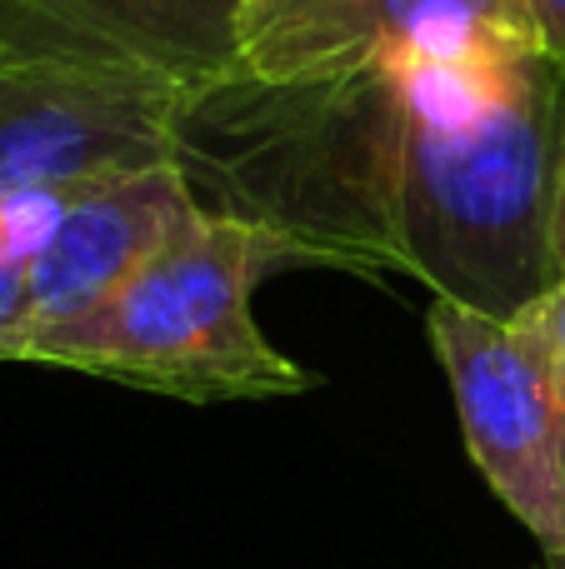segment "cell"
Returning <instances> with one entry per match:
<instances>
[{"mask_svg":"<svg viewBox=\"0 0 565 569\" xmlns=\"http://www.w3.org/2000/svg\"><path fill=\"white\" fill-rule=\"evenodd\" d=\"M396 176L400 276L430 300L511 315L541 305L561 270V90L541 50L406 60Z\"/></svg>","mask_w":565,"mask_h":569,"instance_id":"obj_1","label":"cell"},{"mask_svg":"<svg viewBox=\"0 0 565 569\" xmlns=\"http://www.w3.org/2000/svg\"><path fill=\"white\" fill-rule=\"evenodd\" d=\"M400 66L320 80L230 70L180 96L170 166L206 216L266 230L320 270L386 276L400 270Z\"/></svg>","mask_w":565,"mask_h":569,"instance_id":"obj_2","label":"cell"},{"mask_svg":"<svg viewBox=\"0 0 565 569\" xmlns=\"http://www.w3.org/2000/svg\"><path fill=\"white\" fill-rule=\"evenodd\" d=\"M276 270H310V260L266 230L200 210L96 310L30 340L26 360L190 405L306 395L316 375L256 325V290Z\"/></svg>","mask_w":565,"mask_h":569,"instance_id":"obj_3","label":"cell"},{"mask_svg":"<svg viewBox=\"0 0 565 569\" xmlns=\"http://www.w3.org/2000/svg\"><path fill=\"white\" fill-rule=\"evenodd\" d=\"M546 300L511 320L430 300L426 330L456 395L470 465L536 535L546 569H565V380Z\"/></svg>","mask_w":565,"mask_h":569,"instance_id":"obj_4","label":"cell"},{"mask_svg":"<svg viewBox=\"0 0 565 569\" xmlns=\"http://www.w3.org/2000/svg\"><path fill=\"white\" fill-rule=\"evenodd\" d=\"M186 90L90 60H0V210L170 160Z\"/></svg>","mask_w":565,"mask_h":569,"instance_id":"obj_5","label":"cell"},{"mask_svg":"<svg viewBox=\"0 0 565 569\" xmlns=\"http://www.w3.org/2000/svg\"><path fill=\"white\" fill-rule=\"evenodd\" d=\"M496 50H541L526 0H250L236 70L250 80H320Z\"/></svg>","mask_w":565,"mask_h":569,"instance_id":"obj_6","label":"cell"},{"mask_svg":"<svg viewBox=\"0 0 565 569\" xmlns=\"http://www.w3.org/2000/svg\"><path fill=\"white\" fill-rule=\"evenodd\" d=\"M200 216L186 176L170 160L140 170H116L60 196L56 220L30 260L26 284V345L96 310L106 295L136 276L166 240H176Z\"/></svg>","mask_w":565,"mask_h":569,"instance_id":"obj_7","label":"cell"},{"mask_svg":"<svg viewBox=\"0 0 565 569\" xmlns=\"http://www.w3.org/2000/svg\"><path fill=\"white\" fill-rule=\"evenodd\" d=\"M250 0H0V60H90L180 90L236 70Z\"/></svg>","mask_w":565,"mask_h":569,"instance_id":"obj_8","label":"cell"},{"mask_svg":"<svg viewBox=\"0 0 565 569\" xmlns=\"http://www.w3.org/2000/svg\"><path fill=\"white\" fill-rule=\"evenodd\" d=\"M56 206L60 196H40V200H20V206L0 210V360H20L30 260H36L50 220H56Z\"/></svg>","mask_w":565,"mask_h":569,"instance_id":"obj_9","label":"cell"},{"mask_svg":"<svg viewBox=\"0 0 565 569\" xmlns=\"http://www.w3.org/2000/svg\"><path fill=\"white\" fill-rule=\"evenodd\" d=\"M531 26H536L541 56L565 76V0H526Z\"/></svg>","mask_w":565,"mask_h":569,"instance_id":"obj_10","label":"cell"},{"mask_svg":"<svg viewBox=\"0 0 565 569\" xmlns=\"http://www.w3.org/2000/svg\"><path fill=\"white\" fill-rule=\"evenodd\" d=\"M546 315H551V340H556V365H561V380H565V280L551 290Z\"/></svg>","mask_w":565,"mask_h":569,"instance_id":"obj_11","label":"cell"},{"mask_svg":"<svg viewBox=\"0 0 565 569\" xmlns=\"http://www.w3.org/2000/svg\"><path fill=\"white\" fill-rule=\"evenodd\" d=\"M556 200H561V270H565V126H561V170H556Z\"/></svg>","mask_w":565,"mask_h":569,"instance_id":"obj_12","label":"cell"}]
</instances>
